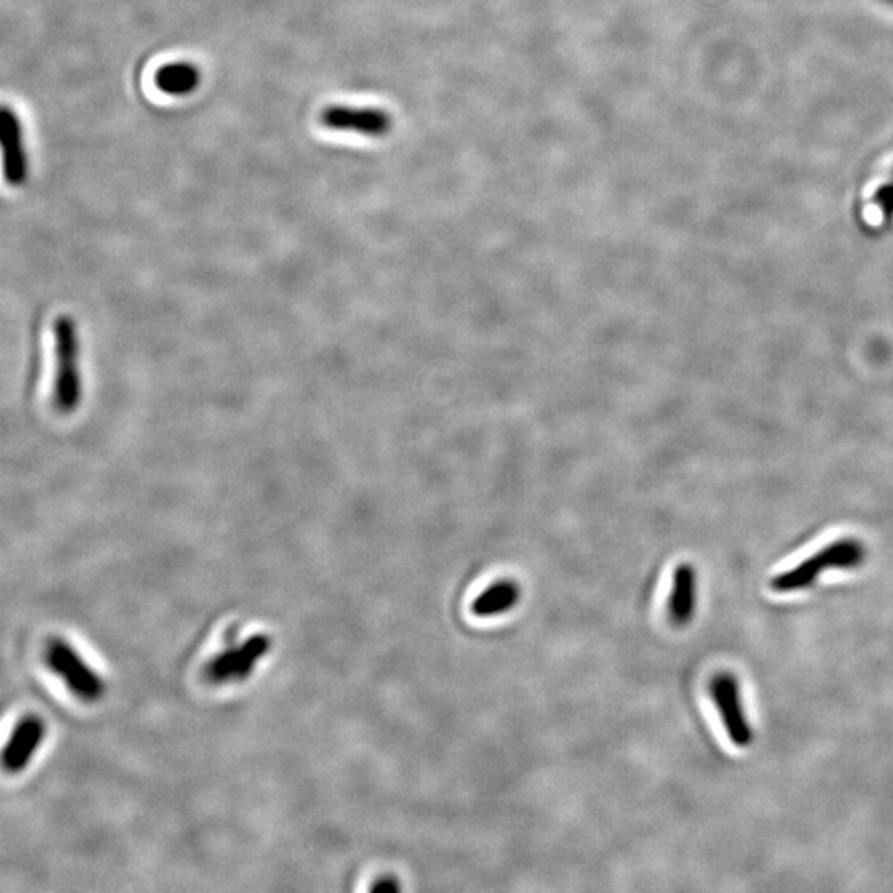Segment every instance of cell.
<instances>
[{
	"mask_svg": "<svg viewBox=\"0 0 893 893\" xmlns=\"http://www.w3.org/2000/svg\"><path fill=\"white\" fill-rule=\"evenodd\" d=\"M321 122L326 128L337 132H353L360 135L380 138L387 135L393 126V120L386 111L377 108L328 106L323 110Z\"/></svg>",
	"mask_w": 893,
	"mask_h": 893,
	"instance_id": "cell-6",
	"label": "cell"
},
{
	"mask_svg": "<svg viewBox=\"0 0 893 893\" xmlns=\"http://www.w3.org/2000/svg\"><path fill=\"white\" fill-rule=\"evenodd\" d=\"M371 890H373V892H399L400 883L396 877H381V879H377L376 882L371 885Z\"/></svg>",
	"mask_w": 893,
	"mask_h": 893,
	"instance_id": "cell-12",
	"label": "cell"
},
{
	"mask_svg": "<svg viewBox=\"0 0 893 893\" xmlns=\"http://www.w3.org/2000/svg\"><path fill=\"white\" fill-rule=\"evenodd\" d=\"M47 664L52 672L57 674L70 692L83 702H97L103 697V680L67 642H50Z\"/></svg>",
	"mask_w": 893,
	"mask_h": 893,
	"instance_id": "cell-3",
	"label": "cell"
},
{
	"mask_svg": "<svg viewBox=\"0 0 893 893\" xmlns=\"http://www.w3.org/2000/svg\"><path fill=\"white\" fill-rule=\"evenodd\" d=\"M863 556H866V551L859 541H836L804 559L796 568L776 576L771 581L772 589L778 592L801 591V589L813 586L821 573L827 572V569L857 568L862 563Z\"/></svg>",
	"mask_w": 893,
	"mask_h": 893,
	"instance_id": "cell-2",
	"label": "cell"
},
{
	"mask_svg": "<svg viewBox=\"0 0 893 893\" xmlns=\"http://www.w3.org/2000/svg\"><path fill=\"white\" fill-rule=\"evenodd\" d=\"M201 83V71L192 64H169L159 68L156 74V87L166 94L182 97L192 93Z\"/></svg>",
	"mask_w": 893,
	"mask_h": 893,
	"instance_id": "cell-11",
	"label": "cell"
},
{
	"mask_svg": "<svg viewBox=\"0 0 893 893\" xmlns=\"http://www.w3.org/2000/svg\"><path fill=\"white\" fill-rule=\"evenodd\" d=\"M44 738L45 723L38 716L31 715L22 719L5 745L4 756H2L5 769L11 772L22 771L34 758Z\"/></svg>",
	"mask_w": 893,
	"mask_h": 893,
	"instance_id": "cell-8",
	"label": "cell"
},
{
	"mask_svg": "<svg viewBox=\"0 0 893 893\" xmlns=\"http://www.w3.org/2000/svg\"><path fill=\"white\" fill-rule=\"evenodd\" d=\"M697 608V573L692 565H680L674 573L672 591L668 598V618L683 628L690 624Z\"/></svg>",
	"mask_w": 893,
	"mask_h": 893,
	"instance_id": "cell-9",
	"label": "cell"
},
{
	"mask_svg": "<svg viewBox=\"0 0 893 893\" xmlns=\"http://www.w3.org/2000/svg\"><path fill=\"white\" fill-rule=\"evenodd\" d=\"M272 638L265 634L252 635L236 647L227 648L208 664L207 676L212 682L244 680L256 670L257 664L269 654Z\"/></svg>",
	"mask_w": 893,
	"mask_h": 893,
	"instance_id": "cell-4",
	"label": "cell"
},
{
	"mask_svg": "<svg viewBox=\"0 0 893 893\" xmlns=\"http://www.w3.org/2000/svg\"><path fill=\"white\" fill-rule=\"evenodd\" d=\"M710 693L722 716L728 738L733 745L746 748L751 743L753 732L743 710L738 680L732 674H719L710 683Z\"/></svg>",
	"mask_w": 893,
	"mask_h": 893,
	"instance_id": "cell-5",
	"label": "cell"
},
{
	"mask_svg": "<svg viewBox=\"0 0 893 893\" xmlns=\"http://www.w3.org/2000/svg\"><path fill=\"white\" fill-rule=\"evenodd\" d=\"M520 598V585L511 579H501V581L488 586L481 596L474 599L471 606L472 614L481 619L507 614L511 609L517 608Z\"/></svg>",
	"mask_w": 893,
	"mask_h": 893,
	"instance_id": "cell-10",
	"label": "cell"
},
{
	"mask_svg": "<svg viewBox=\"0 0 893 893\" xmlns=\"http://www.w3.org/2000/svg\"><path fill=\"white\" fill-rule=\"evenodd\" d=\"M55 357H57V371H55L54 386H52L50 404L58 414H71L80 406L83 396V381H81L80 341H78L77 325L70 316H58L54 325Z\"/></svg>",
	"mask_w": 893,
	"mask_h": 893,
	"instance_id": "cell-1",
	"label": "cell"
},
{
	"mask_svg": "<svg viewBox=\"0 0 893 893\" xmlns=\"http://www.w3.org/2000/svg\"><path fill=\"white\" fill-rule=\"evenodd\" d=\"M0 145L4 151V174L9 184L22 185L27 181L29 159L25 155L22 125L15 111L2 108L0 113Z\"/></svg>",
	"mask_w": 893,
	"mask_h": 893,
	"instance_id": "cell-7",
	"label": "cell"
}]
</instances>
